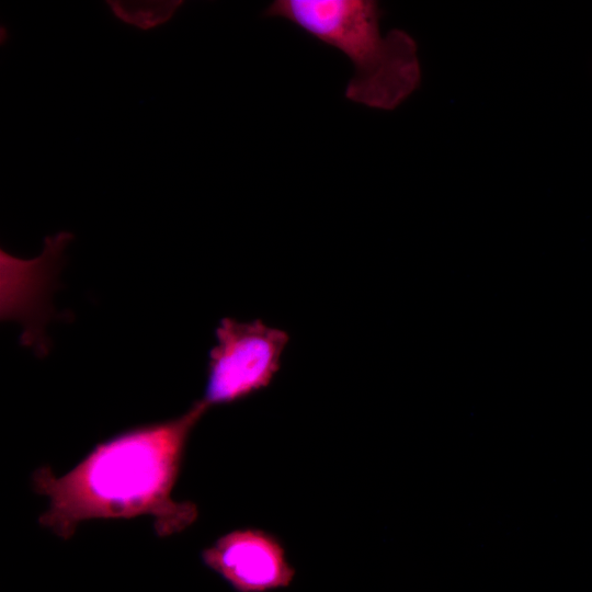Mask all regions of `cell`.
I'll return each mask as SVG.
<instances>
[{
  "instance_id": "2",
  "label": "cell",
  "mask_w": 592,
  "mask_h": 592,
  "mask_svg": "<svg viewBox=\"0 0 592 592\" xmlns=\"http://www.w3.org/2000/svg\"><path fill=\"white\" fill-rule=\"evenodd\" d=\"M263 15L284 19L344 55L353 67L344 92L351 102L392 111L420 86L414 38L398 29L383 34L377 1L275 0Z\"/></svg>"
},
{
  "instance_id": "5",
  "label": "cell",
  "mask_w": 592,
  "mask_h": 592,
  "mask_svg": "<svg viewBox=\"0 0 592 592\" xmlns=\"http://www.w3.org/2000/svg\"><path fill=\"white\" fill-rule=\"evenodd\" d=\"M112 13L124 23L150 30L168 22L182 5L181 0L106 1Z\"/></svg>"
},
{
  "instance_id": "1",
  "label": "cell",
  "mask_w": 592,
  "mask_h": 592,
  "mask_svg": "<svg viewBox=\"0 0 592 592\" xmlns=\"http://www.w3.org/2000/svg\"><path fill=\"white\" fill-rule=\"evenodd\" d=\"M209 408L200 399L181 415L136 425L99 442L68 473L48 466L32 475L33 490L48 499L41 526L69 539L89 520L152 519L159 537L179 534L198 516L191 501H175L190 436Z\"/></svg>"
},
{
  "instance_id": "4",
  "label": "cell",
  "mask_w": 592,
  "mask_h": 592,
  "mask_svg": "<svg viewBox=\"0 0 592 592\" xmlns=\"http://www.w3.org/2000/svg\"><path fill=\"white\" fill-rule=\"evenodd\" d=\"M201 558L236 592H271L287 588L296 574L278 537L261 528L228 532L203 549Z\"/></svg>"
},
{
  "instance_id": "3",
  "label": "cell",
  "mask_w": 592,
  "mask_h": 592,
  "mask_svg": "<svg viewBox=\"0 0 592 592\" xmlns=\"http://www.w3.org/2000/svg\"><path fill=\"white\" fill-rule=\"evenodd\" d=\"M208 353L202 401L208 407L230 405L266 388L280 371L288 333L260 319L223 318Z\"/></svg>"
}]
</instances>
